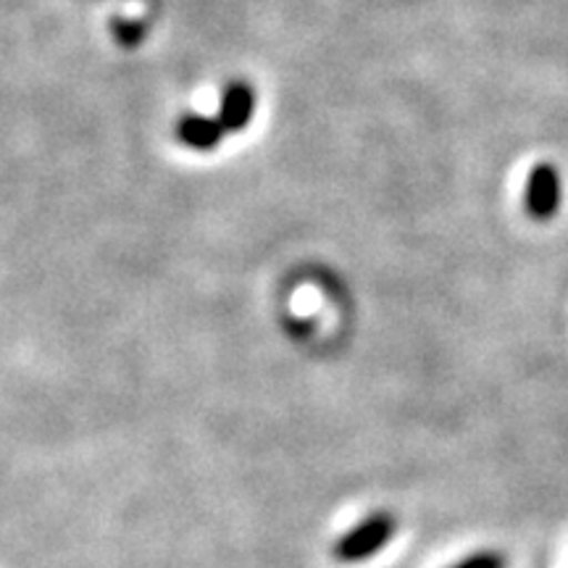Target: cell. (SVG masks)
<instances>
[{
    "label": "cell",
    "instance_id": "277c9868",
    "mask_svg": "<svg viewBox=\"0 0 568 568\" xmlns=\"http://www.w3.org/2000/svg\"><path fill=\"white\" fill-rule=\"evenodd\" d=\"M176 134H180V140L187 148H193V151L209 153L213 148H219V142L224 140L226 130L219 119L203 116V113H187V116H182L180 126H176Z\"/></svg>",
    "mask_w": 568,
    "mask_h": 568
},
{
    "label": "cell",
    "instance_id": "6da1fadb",
    "mask_svg": "<svg viewBox=\"0 0 568 568\" xmlns=\"http://www.w3.org/2000/svg\"><path fill=\"white\" fill-rule=\"evenodd\" d=\"M395 535L397 518L389 510H374V514L361 518L358 524H353L345 535H339L332 542L329 552L339 566L366 564V560L379 556L393 542Z\"/></svg>",
    "mask_w": 568,
    "mask_h": 568
},
{
    "label": "cell",
    "instance_id": "7a4b0ae2",
    "mask_svg": "<svg viewBox=\"0 0 568 568\" xmlns=\"http://www.w3.org/2000/svg\"><path fill=\"white\" fill-rule=\"evenodd\" d=\"M564 201V184L552 163L542 161L529 172L527 190H524V209L535 222H550Z\"/></svg>",
    "mask_w": 568,
    "mask_h": 568
},
{
    "label": "cell",
    "instance_id": "3957f363",
    "mask_svg": "<svg viewBox=\"0 0 568 568\" xmlns=\"http://www.w3.org/2000/svg\"><path fill=\"white\" fill-rule=\"evenodd\" d=\"M255 113V90L251 84L237 80L224 90L222 105H219V122L226 132H243L251 124Z\"/></svg>",
    "mask_w": 568,
    "mask_h": 568
},
{
    "label": "cell",
    "instance_id": "5b68a950",
    "mask_svg": "<svg viewBox=\"0 0 568 568\" xmlns=\"http://www.w3.org/2000/svg\"><path fill=\"white\" fill-rule=\"evenodd\" d=\"M447 568H508V558L503 556L500 550L487 548V550L471 552V556L460 558V560H456V564L447 566Z\"/></svg>",
    "mask_w": 568,
    "mask_h": 568
}]
</instances>
